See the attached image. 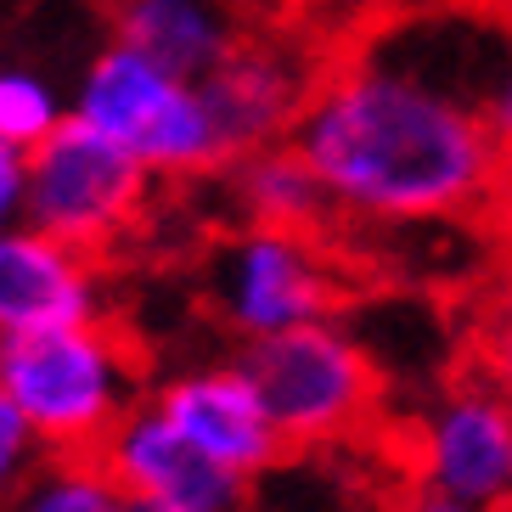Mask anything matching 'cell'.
I'll return each mask as SVG.
<instances>
[{"mask_svg":"<svg viewBox=\"0 0 512 512\" xmlns=\"http://www.w3.org/2000/svg\"><path fill=\"white\" fill-rule=\"evenodd\" d=\"M490 34L406 29L316 74L293 147L332 203L366 231H422L479 220L501 158L473 96Z\"/></svg>","mask_w":512,"mask_h":512,"instance_id":"1","label":"cell"},{"mask_svg":"<svg viewBox=\"0 0 512 512\" xmlns=\"http://www.w3.org/2000/svg\"><path fill=\"white\" fill-rule=\"evenodd\" d=\"M113 40L203 85L242 46V29L226 0H113Z\"/></svg>","mask_w":512,"mask_h":512,"instance_id":"12","label":"cell"},{"mask_svg":"<svg viewBox=\"0 0 512 512\" xmlns=\"http://www.w3.org/2000/svg\"><path fill=\"white\" fill-rule=\"evenodd\" d=\"M96 456L152 512H248L254 496V479L203 456L181 428H169L152 400H141Z\"/></svg>","mask_w":512,"mask_h":512,"instance_id":"9","label":"cell"},{"mask_svg":"<svg viewBox=\"0 0 512 512\" xmlns=\"http://www.w3.org/2000/svg\"><path fill=\"white\" fill-rule=\"evenodd\" d=\"M0 389L46 456H96L152 383L113 321H79L0 338Z\"/></svg>","mask_w":512,"mask_h":512,"instance_id":"2","label":"cell"},{"mask_svg":"<svg viewBox=\"0 0 512 512\" xmlns=\"http://www.w3.org/2000/svg\"><path fill=\"white\" fill-rule=\"evenodd\" d=\"M400 512H484V507H467V501L434 496V490H411V496L400 501Z\"/></svg>","mask_w":512,"mask_h":512,"instance_id":"21","label":"cell"},{"mask_svg":"<svg viewBox=\"0 0 512 512\" xmlns=\"http://www.w3.org/2000/svg\"><path fill=\"white\" fill-rule=\"evenodd\" d=\"M203 282H209V310L242 344L332 321L344 310V265L332 259L321 231L237 226L214 242Z\"/></svg>","mask_w":512,"mask_h":512,"instance_id":"5","label":"cell"},{"mask_svg":"<svg viewBox=\"0 0 512 512\" xmlns=\"http://www.w3.org/2000/svg\"><path fill=\"white\" fill-rule=\"evenodd\" d=\"M147 197H152L147 169L124 147L96 136L91 124H79L74 113L51 130V141H40L29 152L23 220L91 259L113 254L141 226Z\"/></svg>","mask_w":512,"mask_h":512,"instance_id":"6","label":"cell"},{"mask_svg":"<svg viewBox=\"0 0 512 512\" xmlns=\"http://www.w3.org/2000/svg\"><path fill=\"white\" fill-rule=\"evenodd\" d=\"M0 512H141L102 456H40Z\"/></svg>","mask_w":512,"mask_h":512,"instance_id":"14","label":"cell"},{"mask_svg":"<svg viewBox=\"0 0 512 512\" xmlns=\"http://www.w3.org/2000/svg\"><path fill=\"white\" fill-rule=\"evenodd\" d=\"M501 512H512V496H507V507H501Z\"/></svg>","mask_w":512,"mask_h":512,"instance_id":"22","label":"cell"},{"mask_svg":"<svg viewBox=\"0 0 512 512\" xmlns=\"http://www.w3.org/2000/svg\"><path fill=\"white\" fill-rule=\"evenodd\" d=\"M141 512H152V507H141Z\"/></svg>","mask_w":512,"mask_h":512,"instance_id":"23","label":"cell"},{"mask_svg":"<svg viewBox=\"0 0 512 512\" xmlns=\"http://www.w3.org/2000/svg\"><path fill=\"white\" fill-rule=\"evenodd\" d=\"M226 197L242 214V226H276V231H321L332 220V203L293 141L254 147L226 164Z\"/></svg>","mask_w":512,"mask_h":512,"instance_id":"13","label":"cell"},{"mask_svg":"<svg viewBox=\"0 0 512 512\" xmlns=\"http://www.w3.org/2000/svg\"><path fill=\"white\" fill-rule=\"evenodd\" d=\"M242 366L287 451L344 445L383 406V366L344 316L242 344Z\"/></svg>","mask_w":512,"mask_h":512,"instance_id":"4","label":"cell"},{"mask_svg":"<svg viewBox=\"0 0 512 512\" xmlns=\"http://www.w3.org/2000/svg\"><path fill=\"white\" fill-rule=\"evenodd\" d=\"M316 74H321L316 62L299 46H287V40H242L203 79V96H209L231 152L242 158V152L276 147V141L293 136L304 102L316 91Z\"/></svg>","mask_w":512,"mask_h":512,"instance_id":"11","label":"cell"},{"mask_svg":"<svg viewBox=\"0 0 512 512\" xmlns=\"http://www.w3.org/2000/svg\"><path fill=\"white\" fill-rule=\"evenodd\" d=\"M406 462L417 490L501 512L512 496V406L479 372L439 383L411 411Z\"/></svg>","mask_w":512,"mask_h":512,"instance_id":"7","label":"cell"},{"mask_svg":"<svg viewBox=\"0 0 512 512\" xmlns=\"http://www.w3.org/2000/svg\"><path fill=\"white\" fill-rule=\"evenodd\" d=\"M467 349H473V372L512 406V287H501L496 299L473 316Z\"/></svg>","mask_w":512,"mask_h":512,"instance_id":"16","label":"cell"},{"mask_svg":"<svg viewBox=\"0 0 512 512\" xmlns=\"http://www.w3.org/2000/svg\"><path fill=\"white\" fill-rule=\"evenodd\" d=\"M23 192H29V152L0 141V231L23 220Z\"/></svg>","mask_w":512,"mask_h":512,"instance_id":"20","label":"cell"},{"mask_svg":"<svg viewBox=\"0 0 512 512\" xmlns=\"http://www.w3.org/2000/svg\"><path fill=\"white\" fill-rule=\"evenodd\" d=\"M473 96H479V107H484V124H490L501 158L512 164V40L507 34H490V51H484V62H479Z\"/></svg>","mask_w":512,"mask_h":512,"instance_id":"17","label":"cell"},{"mask_svg":"<svg viewBox=\"0 0 512 512\" xmlns=\"http://www.w3.org/2000/svg\"><path fill=\"white\" fill-rule=\"evenodd\" d=\"M40 445H34L29 422L17 417V406L6 400V389H0V507L12 501V490L34 473V462H40Z\"/></svg>","mask_w":512,"mask_h":512,"instance_id":"18","label":"cell"},{"mask_svg":"<svg viewBox=\"0 0 512 512\" xmlns=\"http://www.w3.org/2000/svg\"><path fill=\"white\" fill-rule=\"evenodd\" d=\"M62 119H68V102L40 68L0 62V141L34 152L40 141H51V130Z\"/></svg>","mask_w":512,"mask_h":512,"instance_id":"15","label":"cell"},{"mask_svg":"<svg viewBox=\"0 0 512 512\" xmlns=\"http://www.w3.org/2000/svg\"><path fill=\"white\" fill-rule=\"evenodd\" d=\"M147 400L164 411L169 428H181L203 456H214L220 467L259 479L287 456L282 434H276L271 411L259 400L254 377L242 366V355L231 361H197L175 366L169 377H158L147 389Z\"/></svg>","mask_w":512,"mask_h":512,"instance_id":"8","label":"cell"},{"mask_svg":"<svg viewBox=\"0 0 512 512\" xmlns=\"http://www.w3.org/2000/svg\"><path fill=\"white\" fill-rule=\"evenodd\" d=\"M479 231H484V248H490V265H496L501 287H512V164L501 169L496 192L479 214Z\"/></svg>","mask_w":512,"mask_h":512,"instance_id":"19","label":"cell"},{"mask_svg":"<svg viewBox=\"0 0 512 512\" xmlns=\"http://www.w3.org/2000/svg\"><path fill=\"white\" fill-rule=\"evenodd\" d=\"M68 113L79 124H91L96 136H107L113 147H124L152 181L226 175V164L237 158L203 85L169 74V68H158L152 57L119 46V40H107L85 62Z\"/></svg>","mask_w":512,"mask_h":512,"instance_id":"3","label":"cell"},{"mask_svg":"<svg viewBox=\"0 0 512 512\" xmlns=\"http://www.w3.org/2000/svg\"><path fill=\"white\" fill-rule=\"evenodd\" d=\"M107 321L102 265L51 231L17 220L0 231V338Z\"/></svg>","mask_w":512,"mask_h":512,"instance_id":"10","label":"cell"}]
</instances>
